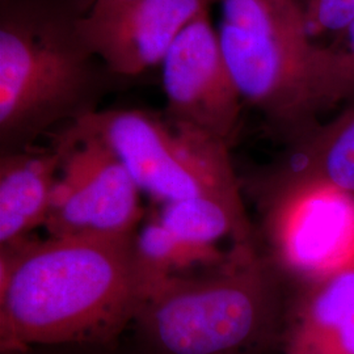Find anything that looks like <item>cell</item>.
I'll return each instance as SVG.
<instances>
[{"label":"cell","mask_w":354,"mask_h":354,"mask_svg":"<svg viewBox=\"0 0 354 354\" xmlns=\"http://www.w3.org/2000/svg\"><path fill=\"white\" fill-rule=\"evenodd\" d=\"M221 0H131L82 20L92 50L115 75L133 80L162 64L181 32Z\"/></svg>","instance_id":"9c48e42d"},{"label":"cell","mask_w":354,"mask_h":354,"mask_svg":"<svg viewBox=\"0 0 354 354\" xmlns=\"http://www.w3.org/2000/svg\"><path fill=\"white\" fill-rule=\"evenodd\" d=\"M1 354H26V352H13V353H1Z\"/></svg>","instance_id":"ac0fdd59"},{"label":"cell","mask_w":354,"mask_h":354,"mask_svg":"<svg viewBox=\"0 0 354 354\" xmlns=\"http://www.w3.org/2000/svg\"><path fill=\"white\" fill-rule=\"evenodd\" d=\"M162 83L167 99L163 114L169 121L234 145L244 102L209 12L192 21L174 42L162 62Z\"/></svg>","instance_id":"ba28073f"},{"label":"cell","mask_w":354,"mask_h":354,"mask_svg":"<svg viewBox=\"0 0 354 354\" xmlns=\"http://www.w3.org/2000/svg\"><path fill=\"white\" fill-rule=\"evenodd\" d=\"M261 216V251L289 290L354 260V194L306 187L245 190Z\"/></svg>","instance_id":"8992f818"},{"label":"cell","mask_w":354,"mask_h":354,"mask_svg":"<svg viewBox=\"0 0 354 354\" xmlns=\"http://www.w3.org/2000/svg\"><path fill=\"white\" fill-rule=\"evenodd\" d=\"M283 354H354V260L289 291Z\"/></svg>","instance_id":"8fae6325"},{"label":"cell","mask_w":354,"mask_h":354,"mask_svg":"<svg viewBox=\"0 0 354 354\" xmlns=\"http://www.w3.org/2000/svg\"><path fill=\"white\" fill-rule=\"evenodd\" d=\"M61 162L51 143L0 153V248L21 245L45 226Z\"/></svg>","instance_id":"7c38bea8"},{"label":"cell","mask_w":354,"mask_h":354,"mask_svg":"<svg viewBox=\"0 0 354 354\" xmlns=\"http://www.w3.org/2000/svg\"><path fill=\"white\" fill-rule=\"evenodd\" d=\"M354 17V0H307L306 26L310 37L329 39Z\"/></svg>","instance_id":"2e32d148"},{"label":"cell","mask_w":354,"mask_h":354,"mask_svg":"<svg viewBox=\"0 0 354 354\" xmlns=\"http://www.w3.org/2000/svg\"><path fill=\"white\" fill-rule=\"evenodd\" d=\"M131 236H49L0 248V351L105 346L147 297Z\"/></svg>","instance_id":"6da1fadb"},{"label":"cell","mask_w":354,"mask_h":354,"mask_svg":"<svg viewBox=\"0 0 354 354\" xmlns=\"http://www.w3.org/2000/svg\"><path fill=\"white\" fill-rule=\"evenodd\" d=\"M129 1H131V0H93V7L91 11H93V12L108 11V10H112L114 7L122 6Z\"/></svg>","instance_id":"e0dca14e"},{"label":"cell","mask_w":354,"mask_h":354,"mask_svg":"<svg viewBox=\"0 0 354 354\" xmlns=\"http://www.w3.org/2000/svg\"><path fill=\"white\" fill-rule=\"evenodd\" d=\"M243 196L213 194L160 205L158 219L180 238L203 247L257 241Z\"/></svg>","instance_id":"4fadbf2b"},{"label":"cell","mask_w":354,"mask_h":354,"mask_svg":"<svg viewBox=\"0 0 354 354\" xmlns=\"http://www.w3.org/2000/svg\"><path fill=\"white\" fill-rule=\"evenodd\" d=\"M282 143L277 158L241 180L243 189L322 187L354 194V102Z\"/></svg>","instance_id":"30bf717a"},{"label":"cell","mask_w":354,"mask_h":354,"mask_svg":"<svg viewBox=\"0 0 354 354\" xmlns=\"http://www.w3.org/2000/svg\"><path fill=\"white\" fill-rule=\"evenodd\" d=\"M117 155L140 192L159 205L203 196H243L225 140L143 109H102L74 124Z\"/></svg>","instance_id":"5b68a950"},{"label":"cell","mask_w":354,"mask_h":354,"mask_svg":"<svg viewBox=\"0 0 354 354\" xmlns=\"http://www.w3.org/2000/svg\"><path fill=\"white\" fill-rule=\"evenodd\" d=\"M92 7L93 0H0V153L35 146L131 83L83 36Z\"/></svg>","instance_id":"7a4b0ae2"},{"label":"cell","mask_w":354,"mask_h":354,"mask_svg":"<svg viewBox=\"0 0 354 354\" xmlns=\"http://www.w3.org/2000/svg\"><path fill=\"white\" fill-rule=\"evenodd\" d=\"M218 35L244 104L281 142L319 122L307 0H221Z\"/></svg>","instance_id":"277c9868"},{"label":"cell","mask_w":354,"mask_h":354,"mask_svg":"<svg viewBox=\"0 0 354 354\" xmlns=\"http://www.w3.org/2000/svg\"><path fill=\"white\" fill-rule=\"evenodd\" d=\"M311 74L319 114L354 102V17L328 42L315 41Z\"/></svg>","instance_id":"9a60e30c"},{"label":"cell","mask_w":354,"mask_h":354,"mask_svg":"<svg viewBox=\"0 0 354 354\" xmlns=\"http://www.w3.org/2000/svg\"><path fill=\"white\" fill-rule=\"evenodd\" d=\"M49 137L62 158L44 226L49 236L136 235L142 192L117 155L75 125Z\"/></svg>","instance_id":"52a82bcc"},{"label":"cell","mask_w":354,"mask_h":354,"mask_svg":"<svg viewBox=\"0 0 354 354\" xmlns=\"http://www.w3.org/2000/svg\"><path fill=\"white\" fill-rule=\"evenodd\" d=\"M289 291L257 241L232 244L219 264L158 283L133 326L145 354H272Z\"/></svg>","instance_id":"3957f363"},{"label":"cell","mask_w":354,"mask_h":354,"mask_svg":"<svg viewBox=\"0 0 354 354\" xmlns=\"http://www.w3.org/2000/svg\"><path fill=\"white\" fill-rule=\"evenodd\" d=\"M134 245L147 294L169 277L216 266L227 256V251L218 247H203L180 238L156 215L136 234Z\"/></svg>","instance_id":"5bb4252c"}]
</instances>
